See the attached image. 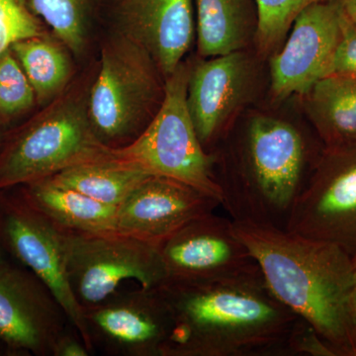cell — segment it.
<instances>
[{
  "mask_svg": "<svg viewBox=\"0 0 356 356\" xmlns=\"http://www.w3.org/2000/svg\"><path fill=\"white\" fill-rule=\"evenodd\" d=\"M158 289L172 329L161 356H290L299 317L274 296L259 273L181 282Z\"/></svg>",
  "mask_w": 356,
  "mask_h": 356,
  "instance_id": "obj_1",
  "label": "cell"
},
{
  "mask_svg": "<svg viewBox=\"0 0 356 356\" xmlns=\"http://www.w3.org/2000/svg\"><path fill=\"white\" fill-rule=\"evenodd\" d=\"M267 286L337 356H356L353 257L339 245L273 226L235 222Z\"/></svg>",
  "mask_w": 356,
  "mask_h": 356,
  "instance_id": "obj_2",
  "label": "cell"
},
{
  "mask_svg": "<svg viewBox=\"0 0 356 356\" xmlns=\"http://www.w3.org/2000/svg\"><path fill=\"white\" fill-rule=\"evenodd\" d=\"M323 149L297 126L259 115L227 154H211L221 206L235 222L286 229Z\"/></svg>",
  "mask_w": 356,
  "mask_h": 356,
  "instance_id": "obj_3",
  "label": "cell"
},
{
  "mask_svg": "<svg viewBox=\"0 0 356 356\" xmlns=\"http://www.w3.org/2000/svg\"><path fill=\"white\" fill-rule=\"evenodd\" d=\"M88 77L65 89L38 115L6 134L0 145V191L46 179L86 163L112 159L88 113Z\"/></svg>",
  "mask_w": 356,
  "mask_h": 356,
  "instance_id": "obj_4",
  "label": "cell"
},
{
  "mask_svg": "<svg viewBox=\"0 0 356 356\" xmlns=\"http://www.w3.org/2000/svg\"><path fill=\"white\" fill-rule=\"evenodd\" d=\"M165 79L139 44L118 31L104 44L100 70L91 83L88 113L105 146H128L144 132L165 96Z\"/></svg>",
  "mask_w": 356,
  "mask_h": 356,
  "instance_id": "obj_5",
  "label": "cell"
},
{
  "mask_svg": "<svg viewBox=\"0 0 356 356\" xmlns=\"http://www.w3.org/2000/svg\"><path fill=\"white\" fill-rule=\"evenodd\" d=\"M191 70L182 62L166 77L165 96L153 120L130 145L112 149V161L184 182L221 202L212 156L201 144L187 106Z\"/></svg>",
  "mask_w": 356,
  "mask_h": 356,
  "instance_id": "obj_6",
  "label": "cell"
},
{
  "mask_svg": "<svg viewBox=\"0 0 356 356\" xmlns=\"http://www.w3.org/2000/svg\"><path fill=\"white\" fill-rule=\"evenodd\" d=\"M70 287L79 305H95L136 280L153 289L166 280L158 245L117 232L83 234L65 231Z\"/></svg>",
  "mask_w": 356,
  "mask_h": 356,
  "instance_id": "obj_7",
  "label": "cell"
},
{
  "mask_svg": "<svg viewBox=\"0 0 356 356\" xmlns=\"http://www.w3.org/2000/svg\"><path fill=\"white\" fill-rule=\"evenodd\" d=\"M0 242L6 252L24 264L58 300L70 325L91 353L95 346L79 305L70 287L65 257V229L23 197L0 191Z\"/></svg>",
  "mask_w": 356,
  "mask_h": 356,
  "instance_id": "obj_8",
  "label": "cell"
},
{
  "mask_svg": "<svg viewBox=\"0 0 356 356\" xmlns=\"http://www.w3.org/2000/svg\"><path fill=\"white\" fill-rule=\"evenodd\" d=\"M286 229L356 255V142L324 147Z\"/></svg>",
  "mask_w": 356,
  "mask_h": 356,
  "instance_id": "obj_9",
  "label": "cell"
},
{
  "mask_svg": "<svg viewBox=\"0 0 356 356\" xmlns=\"http://www.w3.org/2000/svg\"><path fill=\"white\" fill-rule=\"evenodd\" d=\"M158 248L168 281L222 280L261 271L233 220L214 213L185 225Z\"/></svg>",
  "mask_w": 356,
  "mask_h": 356,
  "instance_id": "obj_10",
  "label": "cell"
},
{
  "mask_svg": "<svg viewBox=\"0 0 356 356\" xmlns=\"http://www.w3.org/2000/svg\"><path fill=\"white\" fill-rule=\"evenodd\" d=\"M83 314L93 346L109 355L161 356L172 329L158 288L115 292Z\"/></svg>",
  "mask_w": 356,
  "mask_h": 356,
  "instance_id": "obj_11",
  "label": "cell"
},
{
  "mask_svg": "<svg viewBox=\"0 0 356 356\" xmlns=\"http://www.w3.org/2000/svg\"><path fill=\"white\" fill-rule=\"evenodd\" d=\"M72 327L58 300L29 269L8 261L0 266V341L7 348L53 356L58 339Z\"/></svg>",
  "mask_w": 356,
  "mask_h": 356,
  "instance_id": "obj_12",
  "label": "cell"
},
{
  "mask_svg": "<svg viewBox=\"0 0 356 356\" xmlns=\"http://www.w3.org/2000/svg\"><path fill=\"white\" fill-rule=\"evenodd\" d=\"M293 24L284 48L270 60L271 91L277 99L304 96L327 76L341 36V9L336 0L316 2Z\"/></svg>",
  "mask_w": 356,
  "mask_h": 356,
  "instance_id": "obj_13",
  "label": "cell"
},
{
  "mask_svg": "<svg viewBox=\"0 0 356 356\" xmlns=\"http://www.w3.org/2000/svg\"><path fill=\"white\" fill-rule=\"evenodd\" d=\"M219 206L218 199L184 182L151 175L117 208L115 232L158 245Z\"/></svg>",
  "mask_w": 356,
  "mask_h": 356,
  "instance_id": "obj_14",
  "label": "cell"
},
{
  "mask_svg": "<svg viewBox=\"0 0 356 356\" xmlns=\"http://www.w3.org/2000/svg\"><path fill=\"white\" fill-rule=\"evenodd\" d=\"M250 74V62L242 51L211 58L192 67L187 106L207 153L224 137L232 114L247 93Z\"/></svg>",
  "mask_w": 356,
  "mask_h": 356,
  "instance_id": "obj_15",
  "label": "cell"
},
{
  "mask_svg": "<svg viewBox=\"0 0 356 356\" xmlns=\"http://www.w3.org/2000/svg\"><path fill=\"white\" fill-rule=\"evenodd\" d=\"M118 31L151 55L165 79L194 37L193 0H117Z\"/></svg>",
  "mask_w": 356,
  "mask_h": 356,
  "instance_id": "obj_16",
  "label": "cell"
},
{
  "mask_svg": "<svg viewBox=\"0 0 356 356\" xmlns=\"http://www.w3.org/2000/svg\"><path fill=\"white\" fill-rule=\"evenodd\" d=\"M20 193L42 214L65 231L83 234L115 232L116 206L43 179L20 186Z\"/></svg>",
  "mask_w": 356,
  "mask_h": 356,
  "instance_id": "obj_17",
  "label": "cell"
},
{
  "mask_svg": "<svg viewBox=\"0 0 356 356\" xmlns=\"http://www.w3.org/2000/svg\"><path fill=\"white\" fill-rule=\"evenodd\" d=\"M303 97L309 118L323 146L356 142V79L323 77Z\"/></svg>",
  "mask_w": 356,
  "mask_h": 356,
  "instance_id": "obj_18",
  "label": "cell"
},
{
  "mask_svg": "<svg viewBox=\"0 0 356 356\" xmlns=\"http://www.w3.org/2000/svg\"><path fill=\"white\" fill-rule=\"evenodd\" d=\"M65 48L60 40L44 34L19 40L11 46L41 106L55 100L70 86L72 64Z\"/></svg>",
  "mask_w": 356,
  "mask_h": 356,
  "instance_id": "obj_19",
  "label": "cell"
},
{
  "mask_svg": "<svg viewBox=\"0 0 356 356\" xmlns=\"http://www.w3.org/2000/svg\"><path fill=\"white\" fill-rule=\"evenodd\" d=\"M149 177V173L110 159L74 166L46 179L98 202L118 207Z\"/></svg>",
  "mask_w": 356,
  "mask_h": 356,
  "instance_id": "obj_20",
  "label": "cell"
},
{
  "mask_svg": "<svg viewBox=\"0 0 356 356\" xmlns=\"http://www.w3.org/2000/svg\"><path fill=\"white\" fill-rule=\"evenodd\" d=\"M198 51L214 58L241 51L247 41V0H196Z\"/></svg>",
  "mask_w": 356,
  "mask_h": 356,
  "instance_id": "obj_21",
  "label": "cell"
},
{
  "mask_svg": "<svg viewBox=\"0 0 356 356\" xmlns=\"http://www.w3.org/2000/svg\"><path fill=\"white\" fill-rule=\"evenodd\" d=\"M33 11L41 16L57 39L79 56L89 36L91 0H30Z\"/></svg>",
  "mask_w": 356,
  "mask_h": 356,
  "instance_id": "obj_22",
  "label": "cell"
},
{
  "mask_svg": "<svg viewBox=\"0 0 356 356\" xmlns=\"http://www.w3.org/2000/svg\"><path fill=\"white\" fill-rule=\"evenodd\" d=\"M257 7L255 41L264 55L273 53L285 38L297 16L306 7L325 0H255Z\"/></svg>",
  "mask_w": 356,
  "mask_h": 356,
  "instance_id": "obj_23",
  "label": "cell"
},
{
  "mask_svg": "<svg viewBox=\"0 0 356 356\" xmlns=\"http://www.w3.org/2000/svg\"><path fill=\"white\" fill-rule=\"evenodd\" d=\"M36 96L25 72L8 49L0 54V124L3 126L32 108Z\"/></svg>",
  "mask_w": 356,
  "mask_h": 356,
  "instance_id": "obj_24",
  "label": "cell"
},
{
  "mask_svg": "<svg viewBox=\"0 0 356 356\" xmlns=\"http://www.w3.org/2000/svg\"><path fill=\"white\" fill-rule=\"evenodd\" d=\"M43 34L26 0H0V54L15 42Z\"/></svg>",
  "mask_w": 356,
  "mask_h": 356,
  "instance_id": "obj_25",
  "label": "cell"
},
{
  "mask_svg": "<svg viewBox=\"0 0 356 356\" xmlns=\"http://www.w3.org/2000/svg\"><path fill=\"white\" fill-rule=\"evenodd\" d=\"M327 76L356 79V23L344 16L341 10V36Z\"/></svg>",
  "mask_w": 356,
  "mask_h": 356,
  "instance_id": "obj_26",
  "label": "cell"
},
{
  "mask_svg": "<svg viewBox=\"0 0 356 356\" xmlns=\"http://www.w3.org/2000/svg\"><path fill=\"white\" fill-rule=\"evenodd\" d=\"M289 351L290 356H337L317 331L301 318L290 337Z\"/></svg>",
  "mask_w": 356,
  "mask_h": 356,
  "instance_id": "obj_27",
  "label": "cell"
},
{
  "mask_svg": "<svg viewBox=\"0 0 356 356\" xmlns=\"http://www.w3.org/2000/svg\"><path fill=\"white\" fill-rule=\"evenodd\" d=\"M91 355L83 339L74 327H70L58 339L53 356H88Z\"/></svg>",
  "mask_w": 356,
  "mask_h": 356,
  "instance_id": "obj_28",
  "label": "cell"
},
{
  "mask_svg": "<svg viewBox=\"0 0 356 356\" xmlns=\"http://www.w3.org/2000/svg\"><path fill=\"white\" fill-rule=\"evenodd\" d=\"M344 16L356 23V0H336Z\"/></svg>",
  "mask_w": 356,
  "mask_h": 356,
  "instance_id": "obj_29",
  "label": "cell"
},
{
  "mask_svg": "<svg viewBox=\"0 0 356 356\" xmlns=\"http://www.w3.org/2000/svg\"><path fill=\"white\" fill-rule=\"evenodd\" d=\"M353 262H355V273H353V304H355L356 314V255L353 257Z\"/></svg>",
  "mask_w": 356,
  "mask_h": 356,
  "instance_id": "obj_30",
  "label": "cell"
},
{
  "mask_svg": "<svg viewBox=\"0 0 356 356\" xmlns=\"http://www.w3.org/2000/svg\"><path fill=\"white\" fill-rule=\"evenodd\" d=\"M7 261H8L6 259V250H4L3 245H2L1 242H0V266L6 264Z\"/></svg>",
  "mask_w": 356,
  "mask_h": 356,
  "instance_id": "obj_31",
  "label": "cell"
},
{
  "mask_svg": "<svg viewBox=\"0 0 356 356\" xmlns=\"http://www.w3.org/2000/svg\"><path fill=\"white\" fill-rule=\"evenodd\" d=\"M4 136H6V133L3 132V129H2L1 124H0V145L4 139Z\"/></svg>",
  "mask_w": 356,
  "mask_h": 356,
  "instance_id": "obj_32",
  "label": "cell"
},
{
  "mask_svg": "<svg viewBox=\"0 0 356 356\" xmlns=\"http://www.w3.org/2000/svg\"><path fill=\"white\" fill-rule=\"evenodd\" d=\"M0 343H1V341H0Z\"/></svg>",
  "mask_w": 356,
  "mask_h": 356,
  "instance_id": "obj_33",
  "label": "cell"
},
{
  "mask_svg": "<svg viewBox=\"0 0 356 356\" xmlns=\"http://www.w3.org/2000/svg\"><path fill=\"white\" fill-rule=\"evenodd\" d=\"M355 350H356V348H355Z\"/></svg>",
  "mask_w": 356,
  "mask_h": 356,
  "instance_id": "obj_34",
  "label": "cell"
}]
</instances>
